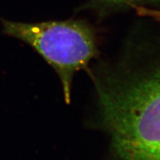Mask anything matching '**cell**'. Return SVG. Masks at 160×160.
I'll return each instance as SVG.
<instances>
[{"mask_svg":"<svg viewBox=\"0 0 160 160\" xmlns=\"http://www.w3.org/2000/svg\"><path fill=\"white\" fill-rule=\"evenodd\" d=\"M97 84L104 125L118 160H160V69Z\"/></svg>","mask_w":160,"mask_h":160,"instance_id":"cell-1","label":"cell"},{"mask_svg":"<svg viewBox=\"0 0 160 160\" xmlns=\"http://www.w3.org/2000/svg\"><path fill=\"white\" fill-rule=\"evenodd\" d=\"M5 34L31 46L55 70L65 102H71L73 74L98 54L94 30L82 20L23 23L2 19Z\"/></svg>","mask_w":160,"mask_h":160,"instance_id":"cell-2","label":"cell"},{"mask_svg":"<svg viewBox=\"0 0 160 160\" xmlns=\"http://www.w3.org/2000/svg\"><path fill=\"white\" fill-rule=\"evenodd\" d=\"M156 3H160V0H89L78 11L88 10L96 12L99 16H103L128 7Z\"/></svg>","mask_w":160,"mask_h":160,"instance_id":"cell-3","label":"cell"},{"mask_svg":"<svg viewBox=\"0 0 160 160\" xmlns=\"http://www.w3.org/2000/svg\"><path fill=\"white\" fill-rule=\"evenodd\" d=\"M133 8L136 9L139 15L142 16V17L152 18L156 21L160 22V10L147 8L140 7V6H136Z\"/></svg>","mask_w":160,"mask_h":160,"instance_id":"cell-4","label":"cell"}]
</instances>
